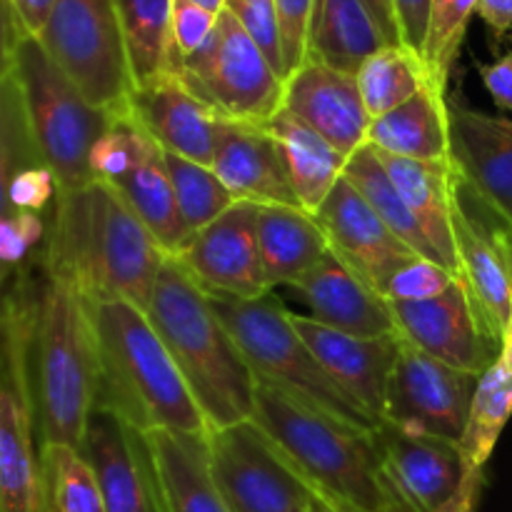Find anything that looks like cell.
Listing matches in <instances>:
<instances>
[{
	"label": "cell",
	"instance_id": "27",
	"mask_svg": "<svg viewBox=\"0 0 512 512\" xmlns=\"http://www.w3.org/2000/svg\"><path fill=\"white\" fill-rule=\"evenodd\" d=\"M375 150L398 158L448 163L450 115L445 90L428 85L408 103L370 120L368 143Z\"/></svg>",
	"mask_w": 512,
	"mask_h": 512
},
{
	"label": "cell",
	"instance_id": "13",
	"mask_svg": "<svg viewBox=\"0 0 512 512\" xmlns=\"http://www.w3.org/2000/svg\"><path fill=\"white\" fill-rule=\"evenodd\" d=\"M390 310L400 338L463 373L480 378L503 350L460 278L435 298L390 303Z\"/></svg>",
	"mask_w": 512,
	"mask_h": 512
},
{
	"label": "cell",
	"instance_id": "38",
	"mask_svg": "<svg viewBox=\"0 0 512 512\" xmlns=\"http://www.w3.org/2000/svg\"><path fill=\"white\" fill-rule=\"evenodd\" d=\"M475 10L478 0H430V25L423 60L438 88L445 90L448 85Z\"/></svg>",
	"mask_w": 512,
	"mask_h": 512
},
{
	"label": "cell",
	"instance_id": "9",
	"mask_svg": "<svg viewBox=\"0 0 512 512\" xmlns=\"http://www.w3.org/2000/svg\"><path fill=\"white\" fill-rule=\"evenodd\" d=\"M168 70L223 120L265 125L283 110L285 78L228 10L208 43Z\"/></svg>",
	"mask_w": 512,
	"mask_h": 512
},
{
	"label": "cell",
	"instance_id": "22",
	"mask_svg": "<svg viewBox=\"0 0 512 512\" xmlns=\"http://www.w3.org/2000/svg\"><path fill=\"white\" fill-rule=\"evenodd\" d=\"M310 308V318L358 338L398 335L390 300L370 288L333 250L293 285Z\"/></svg>",
	"mask_w": 512,
	"mask_h": 512
},
{
	"label": "cell",
	"instance_id": "48",
	"mask_svg": "<svg viewBox=\"0 0 512 512\" xmlns=\"http://www.w3.org/2000/svg\"><path fill=\"white\" fill-rule=\"evenodd\" d=\"M480 490H483V470H468L458 493L433 512H475L480 500Z\"/></svg>",
	"mask_w": 512,
	"mask_h": 512
},
{
	"label": "cell",
	"instance_id": "18",
	"mask_svg": "<svg viewBox=\"0 0 512 512\" xmlns=\"http://www.w3.org/2000/svg\"><path fill=\"white\" fill-rule=\"evenodd\" d=\"M125 110L163 153L213 168L218 115L175 73L165 70L135 85Z\"/></svg>",
	"mask_w": 512,
	"mask_h": 512
},
{
	"label": "cell",
	"instance_id": "8",
	"mask_svg": "<svg viewBox=\"0 0 512 512\" xmlns=\"http://www.w3.org/2000/svg\"><path fill=\"white\" fill-rule=\"evenodd\" d=\"M23 275L0 293V512H48L28 378Z\"/></svg>",
	"mask_w": 512,
	"mask_h": 512
},
{
	"label": "cell",
	"instance_id": "3",
	"mask_svg": "<svg viewBox=\"0 0 512 512\" xmlns=\"http://www.w3.org/2000/svg\"><path fill=\"white\" fill-rule=\"evenodd\" d=\"M253 420L335 512H415L370 430L340 423L265 383L255 390Z\"/></svg>",
	"mask_w": 512,
	"mask_h": 512
},
{
	"label": "cell",
	"instance_id": "42",
	"mask_svg": "<svg viewBox=\"0 0 512 512\" xmlns=\"http://www.w3.org/2000/svg\"><path fill=\"white\" fill-rule=\"evenodd\" d=\"M225 10L248 30L250 38L260 45V50H263V53L268 55L270 63L275 65V70L283 75V55H280L275 0H228Z\"/></svg>",
	"mask_w": 512,
	"mask_h": 512
},
{
	"label": "cell",
	"instance_id": "52",
	"mask_svg": "<svg viewBox=\"0 0 512 512\" xmlns=\"http://www.w3.org/2000/svg\"><path fill=\"white\" fill-rule=\"evenodd\" d=\"M310 512H335V510L328 508V505H325L323 500L318 498V495H313V503H310Z\"/></svg>",
	"mask_w": 512,
	"mask_h": 512
},
{
	"label": "cell",
	"instance_id": "47",
	"mask_svg": "<svg viewBox=\"0 0 512 512\" xmlns=\"http://www.w3.org/2000/svg\"><path fill=\"white\" fill-rule=\"evenodd\" d=\"M10 5H13L15 15H18L23 35L38 38L40 30L48 23L50 13H53L55 0H10Z\"/></svg>",
	"mask_w": 512,
	"mask_h": 512
},
{
	"label": "cell",
	"instance_id": "40",
	"mask_svg": "<svg viewBox=\"0 0 512 512\" xmlns=\"http://www.w3.org/2000/svg\"><path fill=\"white\" fill-rule=\"evenodd\" d=\"M458 280L450 270L443 265L433 263V260L415 258L405 263L398 273L390 278L388 288H385V298L390 303H410V300H430L435 295L445 293L450 285Z\"/></svg>",
	"mask_w": 512,
	"mask_h": 512
},
{
	"label": "cell",
	"instance_id": "37",
	"mask_svg": "<svg viewBox=\"0 0 512 512\" xmlns=\"http://www.w3.org/2000/svg\"><path fill=\"white\" fill-rule=\"evenodd\" d=\"M33 165L45 163L35 148L23 95L13 75L8 80H0V215L15 213L8 200V188L20 170L33 168Z\"/></svg>",
	"mask_w": 512,
	"mask_h": 512
},
{
	"label": "cell",
	"instance_id": "51",
	"mask_svg": "<svg viewBox=\"0 0 512 512\" xmlns=\"http://www.w3.org/2000/svg\"><path fill=\"white\" fill-rule=\"evenodd\" d=\"M195 5H200V8H205V10H210V13H223L225 10V5H228V0H193Z\"/></svg>",
	"mask_w": 512,
	"mask_h": 512
},
{
	"label": "cell",
	"instance_id": "31",
	"mask_svg": "<svg viewBox=\"0 0 512 512\" xmlns=\"http://www.w3.org/2000/svg\"><path fill=\"white\" fill-rule=\"evenodd\" d=\"M512 418V330L505 335L498 360L480 375L470 405L468 425L460 438L468 470H483L493 455L505 425Z\"/></svg>",
	"mask_w": 512,
	"mask_h": 512
},
{
	"label": "cell",
	"instance_id": "1",
	"mask_svg": "<svg viewBox=\"0 0 512 512\" xmlns=\"http://www.w3.org/2000/svg\"><path fill=\"white\" fill-rule=\"evenodd\" d=\"M18 270L28 303L25 350L38 443L80 450L100 390L93 300L50 273L43 260Z\"/></svg>",
	"mask_w": 512,
	"mask_h": 512
},
{
	"label": "cell",
	"instance_id": "7",
	"mask_svg": "<svg viewBox=\"0 0 512 512\" xmlns=\"http://www.w3.org/2000/svg\"><path fill=\"white\" fill-rule=\"evenodd\" d=\"M15 80L35 148L53 170L58 190L88 185L93 180L90 153L108 130L113 113L88 103L73 80L45 53L38 38L30 35H23L18 45Z\"/></svg>",
	"mask_w": 512,
	"mask_h": 512
},
{
	"label": "cell",
	"instance_id": "45",
	"mask_svg": "<svg viewBox=\"0 0 512 512\" xmlns=\"http://www.w3.org/2000/svg\"><path fill=\"white\" fill-rule=\"evenodd\" d=\"M20 40H23V28L18 23V15H15L10 0H0V80L15 75Z\"/></svg>",
	"mask_w": 512,
	"mask_h": 512
},
{
	"label": "cell",
	"instance_id": "29",
	"mask_svg": "<svg viewBox=\"0 0 512 512\" xmlns=\"http://www.w3.org/2000/svg\"><path fill=\"white\" fill-rule=\"evenodd\" d=\"M265 128L283 150L285 168L300 208L313 215L345 175L348 155L340 153L323 135L285 108L268 120Z\"/></svg>",
	"mask_w": 512,
	"mask_h": 512
},
{
	"label": "cell",
	"instance_id": "36",
	"mask_svg": "<svg viewBox=\"0 0 512 512\" xmlns=\"http://www.w3.org/2000/svg\"><path fill=\"white\" fill-rule=\"evenodd\" d=\"M165 168H168L170 185H173L180 215H183L190 235L203 230L205 225L218 220L225 210L238 203L210 165L165 153Z\"/></svg>",
	"mask_w": 512,
	"mask_h": 512
},
{
	"label": "cell",
	"instance_id": "25",
	"mask_svg": "<svg viewBox=\"0 0 512 512\" xmlns=\"http://www.w3.org/2000/svg\"><path fill=\"white\" fill-rule=\"evenodd\" d=\"M375 155L398 193L410 205L415 218L423 225L425 235L438 255V263L460 278V260L453 235V160L430 163V160L398 158V155L380 153V150H375Z\"/></svg>",
	"mask_w": 512,
	"mask_h": 512
},
{
	"label": "cell",
	"instance_id": "15",
	"mask_svg": "<svg viewBox=\"0 0 512 512\" xmlns=\"http://www.w3.org/2000/svg\"><path fill=\"white\" fill-rule=\"evenodd\" d=\"M313 218L328 238L330 250L383 298L390 278L405 263L420 258L403 240L395 238L348 178H340Z\"/></svg>",
	"mask_w": 512,
	"mask_h": 512
},
{
	"label": "cell",
	"instance_id": "41",
	"mask_svg": "<svg viewBox=\"0 0 512 512\" xmlns=\"http://www.w3.org/2000/svg\"><path fill=\"white\" fill-rule=\"evenodd\" d=\"M218 15L200 8L193 0H173V15H170V63L198 53L208 43L210 35H213Z\"/></svg>",
	"mask_w": 512,
	"mask_h": 512
},
{
	"label": "cell",
	"instance_id": "33",
	"mask_svg": "<svg viewBox=\"0 0 512 512\" xmlns=\"http://www.w3.org/2000/svg\"><path fill=\"white\" fill-rule=\"evenodd\" d=\"M355 80H358L370 120L390 113L398 105L415 98L428 85H435L425 60L405 45H385L383 50L370 55L363 68L358 70Z\"/></svg>",
	"mask_w": 512,
	"mask_h": 512
},
{
	"label": "cell",
	"instance_id": "20",
	"mask_svg": "<svg viewBox=\"0 0 512 512\" xmlns=\"http://www.w3.org/2000/svg\"><path fill=\"white\" fill-rule=\"evenodd\" d=\"M375 443L400 495L415 512H433L448 503L463 485L468 465L458 443L410 433L393 423H380Z\"/></svg>",
	"mask_w": 512,
	"mask_h": 512
},
{
	"label": "cell",
	"instance_id": "2",
	"mask_svg": "<svg viewBox=\"0 0 512 512\" xmlns=\"http://www.w3.org/2000/svg\"><path fill=\"white\" fill-rule=\"evenodd\" d=\"M165 258L110 185L90 180L58 190L40 260L88 300H128L145 310Z\"/></svg>",
	"mask_w": 512,
	"mask_h": 512
},
{
	"label": "cell",
	"instance_id": "24",
	"mask_svg": "<svg viewBox=\"0 0 512 512\" xmlns=\"http://www.w3.org/2000/svg\"><path fill=\"white\" fill-rule=\"evenodd\" d=\"M143 130V128H140ZM130 205L140 223L148 228L155 243L165 255L175 258L190 240V230L180 215L173 185H170L165 153L158 148L148 133H140L135 153L128 168L113 180L105 183Z\"/></svg>",
	"mask_w": 512,
	"mask_h": 512
},
{
	"label": "cell",
	"instance_id": "34",
	"mask_svg": "<svg viewBox=\"0 0 512 512\" xmlns=\"http://www.w3.org/2000/svg\"><path fill=\"white\" fill-rule=\"evenodd\" d=\"M128 45L135 85L165 73L170 65L173 0H113Z\"/></svg>",
	"mask_w": 512,
	"mask_h": 512
},
{
	"label": "cell",
	"instance_id": "39",
	"mask_svg": "<svg viewBox=\"0 0 512 512\" xmlns=\"http://www.w3.org/2000/svg\"><path fill=\"white\" fill-rule=\"evenodd\" d=\"M315 5H318V0H275L285 80L310 58Z\"/></svg>",
	"mask_w": 512,
	"mask_h": 512
},
{
	"label": "cell",
	"instance_id": "49",
	"mask_svg": "<svg viewBox=\"0 0 512 512\" xmlns=\"http://www.w3.org/2000/svg\"><path fill=\"white\" fill-rule=\"evenodd\" d=\"M475 13L483 18V23L498 40L512 30V0H478Z\"/></svg>",
	"mask_w": 512,
	"mask_h": 512
},
{
	"label": "cell",
	"instance_id": "46",
	"mask_svg": "<svg viewBox=\"0 0 512 512\" xmlns=\"http://www.w3.org/2000/svg\"><path fill=\"white\" fill-rule=\"evenodd\" d=\"M480 78L488 93L493 95L495 105L512 113V53L500 55L488 65H480Z\"/></svg>",
	"mask_w": 512,
	"mask_h": 512
},
{
	"label": "cell",
	"instance_id": "23",
	"mask_svg": "<svg viewBox=\"0 0 512 512\" xmlns=\"http://www.w3.org/2000/svg\"><path fill=\"white\" fill-rule=\"evenodd\" d=\"M455 170L512 223V120L448 105Z\"/></svg>",
	"mask_w": 512,
	"mask_h": 512
},
{
	"label": "cell",
	"instance_id": "12",
	"mask_svg": "<svg viewBox=\"0 0 512 512\" xmlns=\"http://www.w3.org/2000/svg\"><path fill=\"white\" fill-rule=\"evenodd\" d=\"M478 380V375L450 368L398 335L383 420L410 433L460 443Z\"/></svg>",
	"mask_w": 512,
	"mask_h": 512
},
{
	"label": "cell",
	"instance_id": "50",
	"mask_svg": "<svg viewBox=\"0 0 512 512\" xmlns=\"http://www.w3.org/2000/svg\"><path fill=\"white\" fill-rule=\"evenodd\" d=\"M365 3L370 5V10H373V15L378 18L380 28L385 30V35H388L390 43L400 45L398 25H395V15H393V8H390V0H365Z\"/></svg>",
	"mask_w": 512,
	"mask_h": 512
},
{
	"label": "cell",
	"instance_id": "14",
	"mask_svg": "<svg viewBox=\"0 0 512 512\" xmlns=\"http://www.w3.org/2000/svg\"><path fill=\"white\" fill-rule=\"evenodd\" d=\"M255 215L258 205L235 203L218 220L190 235L175 260L208 293L243 300L265 298L273 288L265 278Z\"/></svg>",
	"mask_w": 512,
	"mask_h": 512
},
{
	"label": "cell",
	"instance_id": "17",
	"mask_svg": "<svg viewBox=\"0 0 512 512\" xmlns=\"http://www.w3.org/2000/svg\"><path fill=\"white\" fill-rule=\"evenodd\" d=\"M290 320L328 378L383 423L390 373L398 358V335L358 338L328 328L310 315L290 313Z\"/></svg>",
	"mask_w": 512,
	"mask_h": 512
},
{
	"label": "cell",
	"instance_id": "21",
	"mask_svg": "<svg viewBox=\"0 0 512 512\" xmlns=\"http://www.w3.org/2000/svg\"><path fill=\"white\" fill-rule=\"evenodd\" d=\"M213 170L238 203L300 208L283 150L265 125L218 118Z\"/></svg>",
	"mask_w": 512,
	"mask_h": 512
},
{
	"label": "cell",
	"instance_id": "28",
	"mask_svg": "<svg viewBox=\"0 0 512 512\" xmlns=\"http://www.w3.org/2000/svg\"><path fill=\"white\" fill-rule=\"evenodd\" d=\"M255 228L270 288L293 285L330 250L318 220L295 205H258Z\"/></svg>",
	"mask_w": 512,
	"mask_h": 512
},
{
	"label": "cell",
	"instance_id": "6",
	"mask_svg": "<svg viewBox=\"0 0 512 512\" xmlns=\"http://www.w3.org/2000/svg\"><path fill=\"white\" fill-rule=\"evenodd\" d=\"M208 298L218 318L238 343L240 353L248 360L258 383L270 385L340 423L370 430V433L378 430L380 420L373 418L353 398H348L320 368L313 350L295 330L290 310H285L278 300L270 295L243 300L218 293H208Z\"/></svg>",
	"mask_w": 512,
	"mask_h": 512
},
{
	"label": "cell",
	"instance_id": "32",
	"mask_svg": "<svg viewBox=\"0 0 512 512\" xmlns=\"http://www.w3.org/2000/svg\"><path fill=\"white\" fill-rule=\"evenodd\" d=\"M343 178H348L350 183L363 193V198L368 200L370 208H373L375 213L380 215V220L393 230L395 238L403 240V243L408 245L413 253H418L420 258L438 263V255H435L423 225L415 218V213L410 210V205L405 203L403 195L398 193L393 180L388 178V173H385V168L380 165L378 155H375V150L370 148V145H363L358 153L350 155Z\"/></svg>",
	"mask_w": 512,
	"mask_h": 512
},
{
	"label": "cell",
	"instance_id": "30",
	"mask_svg": "<svg viewBox=\"0 0 512 512\" xmlns=\"http://www.w3.org/2000/svg\"><path fill=\"white\" fill-rule=\"evenodd\" d=\"M393 45L365 0H318L310 58L340 73L358 75L365 60Z\"/></svg>",
	"mask_w": 512,
	"mask_h": 512
},
{
	"label": "cell",
	"instance_id": "10",
	"mask_svg": "<svg viewBox=\"0 0 512 512\" xmlns=\"http://www.w3.org/2000/svg\"><path fill=\"white\" fill-rule=\"evenodd\" d=\"M38 43L88 103L125 110L135 80L113 0H55Z\"/></svg>",
	"mask_w": 512,
	"mask_h": 512
},
{
	"label": "cell",
	"instance_id": "16",
	"mask_svg": "<svg viewBox=\"0 0 512 512\" xmlns=\"http://www.w3.org/2000/svg\"><path fill=\"white\" fill-rule=\"evenodd\" d=\"M80 453L93 465L108 512H165L145 433L95 405Z\"/></svg>",
	"mask_w": 512,
	"mask_h": 512
},
{
	"label": "cell",
	"instance_id": "43",
	"mask_svg": "<svg viewBox=\"0 0 512 512\" xmlns=\"http://www.w3.org/2000/svg\"><path fill=\"white\" fill-rule=\"evenodd\" d=\"M58 195V180L48 165H33V168L20 170L8 188V200L13 210H25V213H38L55 203Z\"/></svg>",
	"mask_w": 512,
	"mask_h": 512
},
{
	"label": "cell",
	"instance_id": "5",
	"mask_svg": "<svg viewBox=\"0 0 512 512\" xmlns=\"http://www.w3.org/2000/svg\"><path fill=\"white\" fill-rule=\"evenodd\" d=\"M93 320L100 350V408L140 433L170 430L208 438V420L148 313L128 300H98Z\"/></svg>",
	"mask_w": 512,
	"mask_h": 512
},
{
	"label": "cell",
	"instance_id": "4",
	"mask_svg": "<svg viewBox=\"0 0 512 512\" xmlns=\"http://www.w3.org/2000/svg\"><path fill=\"white\" fill-rule=\"evenodd\" d=\"M145 313L168 345L210 430L253 420L258 378L208 293L170 255L160 265Z\"/></svg>",
	"mask_w": 512,
	"mask_h": 512
},
{
	"label": "cell",
	"instance_id": "19",
	"mask_svg": "<svg viewBox=\"0 0 512 512\" xmlns=\"http://www.w3.org/2000/svg\"><path fill=\"white\" fill-rule=\"evenodd\" d=\"M283 108L348 158L368 143L370 113L358 80L320 60L308 58L285 80Z\"/></svg>",
	"mask_w": 512,
	"mask_h": 512
},
{
	"label": "cell",
	"instance_id": "44",
	"mask_svg": "<svg viewBox=\"0 0 512 512\" xmlns=\"http://www.w3.org/2000/svg\"><path fill=\"white\" fill-rule=\"evenodd\" d=\"M400 45L423 58L430 25V0H390Z\"/></svg>",
	"mask_w": 512,
	"mask_h": 512
},
{
	"label": "cell",
	"instance_id": "35",
	"mask_svg": "<svg viewBox=\"0 0 512 512\" xmlns=\"http://www.w3.org/2000/svg\"><path fill=\"white\" fill-rule=\"evenodd\" d=\"M48 512H108L93 465L73 445H40Z\"/></svg>",
	"mask_w": 512,
	"mask_h": 512
},
{
	"label": "cell",
	"instance_id": "11",
	"mask_svg": "<svg viewBox=\"0 0 512 512\" xmlns=\"http://www.w3.org/2000/svg\"><path fill=\"white\" fill-rule=\"evenodd\" d=\"M208 463L230 512H310L313 490L255 420L210 430Z\"/></svg>",
	"mask_w": 512,
	"mask_h": 512
},
{
	"label": "cell",
	"instance_id": "26",
	"mask_svg": "<svg viewBox=\"0 0 512 512\" xmlns=\"http://www.w3.org/2000/svg\"><path fill=\"white\" fill-rule=\"evenodd\" d=\"M165 512H230L215 488L208 463V438L153 430L145 433Z\"/></svg>",
	"mask_w": 512,
	"mask_h": 512
}]
</instances>
